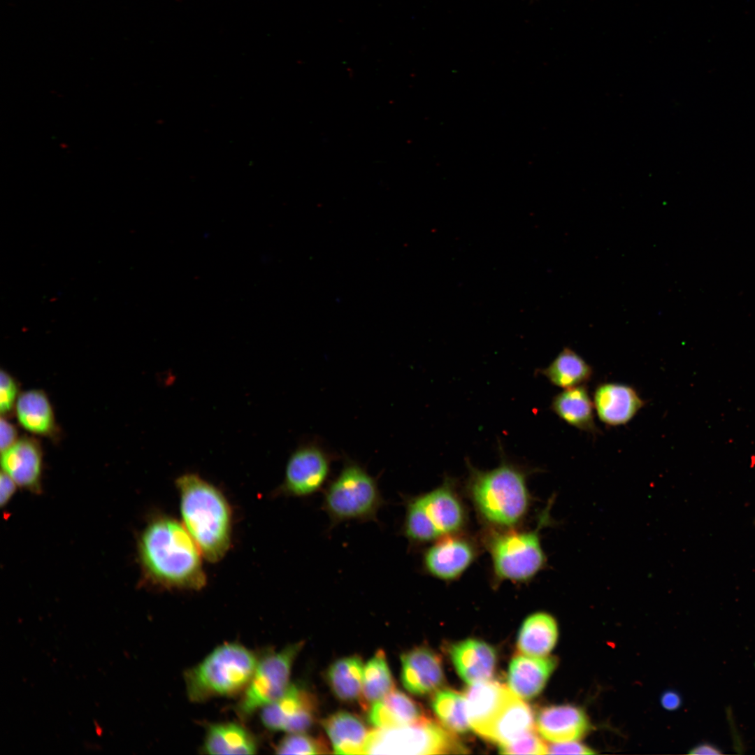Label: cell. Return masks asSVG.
<instances>
[{
	"instance_id": "obj_1",
	"label": "cell",
	"mask_w": 755,
	"mask_h": 755,
	"mask_svg": "<svg viewBox=\"0 0 755 755\" xmlns=\"http://www.w3.org/2000/svg\"><path fill=\"white\" fill-rule=\"evenodd\" d=\"M140 561L150 582L166 589L199 590L206 583L202 554L183 524L160 516L139 540Z\"/></svg>"
},
{
	"instance_id": "obj_2",
	"label": "cell",
	"mask_w": 755,
	"mask_h": 755,
	"mask_svg": "<svg viewBox=\"0 0 755 755\" xmlns=\"http://www.w3.org/2000/svg\"><path fill=\"white\" fill-rule=\"evenodd\" d=\"M182 524L202 555L210 562L221 560L229 549L232 512L222 491L196 473L175 480Z\"/></svg>"
},
{
	"instance_id": "obj_3",
	"label": "cell",
	"mask_w": 755,
	"mask_h": 755,
	"mask_svg": "<svg viewBox=\"0 0 755 755\" xmlns=\"http://www.w3.org/2000/svg\"><path fill=\"white\" fill-rule=\"evenodd\" d=\"M468 467V491L482 519L503 529L519 524L531 504L526 472L503 459L491 470H479L470 463Z\"/></svg>"
},
{
	"instance_id": "obj_4",
	"label": "cell",
	"mask_w": 755,
	"mask_h": 755,
	"mask_svg": "<svg viewBox=\"0 0 755 755\" xmlns=\"http://www.w3.org/2000/svg\"><path fill=\"white\" fill-rule=\"evenodd\" d=\"M259 659L245 646L227 642L219 645L185 673L186 691L193 702L243 693Z\"/></svg>"
},
{
	"instance_id": "obj_5",
	"label": "cell",
	"mask_w": 755,
	"mask_h": 755,
	"mask_svg": "<svg viewBox=\"0 0 755 755\" xmlns=\"http://www.w3.org/2000/svg\"><path fill=\"white\" fill-rule=\"evenodd\" d=\"M385 504L376 478L360 463L346 459L324 489L322 508L333 528L349 521L377 522L378 513Z\"/></svg>"
},
{
	"instance_id": "obj_6",
	"label": "cell",
	"mask_w": 755,
	"mask_h": 755,
	"mask_svg": "<svg viewBox=\"0 0 755 755\" xmlns=\"http://www.w3.org/2000/svg\"><path fill=\"white\" fill-rule=\"evenodd\" d=\"M552 502L541 514L538 526L527 531H500L488 540L493 570L496 580L524 582L531 580L547 565L540 542V530L549 524Z\"/></svg>"
},
{
	"instance_id": "obj_7",
	"label": "cell",
	"mask_w": 755,
	"mask_h": 755,
	"mask_svg": "<svg viewBox=\"0 0 755 755\" xmlns=\"http://www.w3.org/2000/svg\"><path fill=\"white\" fill-rule=\"evenodd\" d=\"M466 749L454 733L424 717L415 723L370 731L364 754H463Z\"/></svg>"
},
{
	"instance_id": "obj_8",
	"label": "cell",
	"mask_w": 755,
	"mask_h": 755,
	"mask_svg": "<svg viewBox=\"0 0 755 755\" xmlns=\"http://www.w3.org/2000/svg\"><path fill=\"white\" fill-rule=\"evenodd\" d=\"M303 645L302 642L289 645L259 659L236 707L241 717L251 716L283 695L290 685L291 669Z\"/></svg>"
},
{
	"instance_id": "obj_9",
	"label": "cell",
	"mask_w": 755,
	"mask_h": 755,
	"mask_svg": "<svg viewBox=\"0 0 755 755\" xmlns=\"http://www.w3.org/2000/svg\"><path fill=\"white\" fill-rule=\"evenodd\" d=\"M431 542L455 535L463 527L466 515L453 481L447 478L437 488L410 497Z\"/></svg>"
},
{
	"instance_id": "obj_10",
	"label": "cell",
	"mask_w": 755,
	"mask_h": 755,
	"mask_svg": "<svg viewBox=\"0 0 755 755\" xmlns=\"http://www.w3.org/2000/svg\"><path fill=\"white\" fill-rule=\"evenodd\" d=\"M332 461V456L319 443L302 444L289 457L284 480L277 493L308 497L324 489L329 479Z\"/></svg>"
},
{
	"instance_id": "obj_11",
	"label": "cell",
	"mask_w": 755,
	"mask_h": 755,
	"mask_svg": "<svg viewBox=\"0 0 755 755\" xmlns=\"http://www.w3.org/2000/svg\"><path fill=\"white\" fill-rule=\"evenodd\" d=\"M317 710L316 699L311 693L290 684L282 696L261 709L260 717L268 730L302 733L312 726Z\"/></svg>"
},
{
	"instance_id": "obj_12",
	"label": "cell",
	"mask_w": 755,
	"mask_h": 755,
	"mask_svg": "<svg viewBox=\"0 0 755 755\" xmlns=\"http://www.w3.org/2000/svg\"><path fill=\"white\" fill-rule=\"evenodd\" d=\"M443 537L426 549L422 568L427 574L444 581L459 578L475 559L474 545L463 537Z\"/></svg>"
},
{
	"instance_id": "obj_13",
	"label": "cell",
	"mask_w": 755,
	"mask_h": 755,
	"mask_svg": "<svg viewBox=\"0 0 755 755\" xmlns=\"http://www.w3.org/2000/svg\"><path fill=\"white\" fill-rule=\"evenodd\" d=\"M513 693L509 687L490 680L469 684L464 696L470 727L477 735L485 738Z\"/></svg>"
},
{
	"instance_id": "obj_14",
	"label": "cell",
	"mask_w": 755,
	"mask_h": 755,
	"mask_svg": "<svg viewBox=\"0 0 755 755\" xmlns=\"http://www.w3.org/2000/svg\"><path fill=\"white\" fill-rule=\"evenodd\" d=\"M593 403L600 420L612 426L626 424L646 404L634 387L618 382L599 384Z\"/></svg>"
},
{
	"instance_id": "obj_15",
	"label": "cell",
	"mask_w": 755,
	"mask_h": 755,
	"mask_svg": "<svg viewBox=\"0 0 755 755\" xmlns=\"http://www.w3.org/2000/svg\"><path fill=\"white\" fill-rule=\"evenodd\" d=\"M401 682L411 693L424 696L438 690L445 675L440 659L433 650L417 647L401 656Z\"/></svg>"
},
{
	"instance_id": "obj_16",
	"label": "cell",
	"mask_w": 755,
	"mask_h": 755,
	"mask_svg": "<svg viewBox=\"0 0 755 755\" xmlns=\"http://www.w3.org/2000/svg\"><path fill=\"white\" fill-rule=\"evenodd\" d=\"M535 724L542 737L552 743L578 741L591 728L585 712L572 705L543 707L538 712Z\"/></svg>"
},
{
	"instance_id": "obj_17",
	"label": "cell",
	"mask_w": 755,
	"mask_h": 755,
	"mask_svg": "<svg viewBox=\"0 0 755 755\" xmlns=\"http://www.w3.org/2000/svg\"><path fill=\"white\" fill-rule=\"evenodd\" d=\"M2 470L21 487L38 491L42 473L43 456L41 446L33 438L17 439L1 452Z\"/></svg>"
},
{
	"instance_id": "obj_18",
	"label": "cell",
	"mask_w": 755,
	"mask_h": 755,
	"mask_svg": "<svg viewBox=\"0 0 755 755\" xmlns=\"http://www.w3.org/2000/svg\"><path fill=\"white\" fill-rule=\"evenodd\" d=\"M556 666L553 656L516 655L509 666L508 687L522 699L533 698L542 691Z\"/></svg>"
},
{
	"instance_id": "obj_19",
	"label": "cell",
	"mask_w": 755,
	"mask_h": 755,
	"mask_svg": "<svg viewBox=\"0 0 755 755\" xmlns=\"http://www.w3.org/2000/svg\"><path fill=\"white\" fill-rule=\"evenodd\" d=\"M450 654L457 673L468 684L489 680L495 671L496 651L483 641H460L451 646Z\"/></svg>"
},
{
	"instance_id": "obj_20",
	"label": "cell",
	"mask_w": 755,
	"mask_h": 755,
	"mask_svg": "<svg viewBox=\"0 0 755 755\" xmlns=\"http://www.w3.org/2000/svg\"><path fill=\"white\" fill-rule=\"evenodd\" d=\"M426 717V716H425ZM424 717L421 705L409 696L393 689L369 708L368 720L377 728L401 726Z\"/></svg>"
},
{
	"instance_id": "obj_21",
	"label": "cell",
	"mask_w": 755,
	"mask_h": 755,
	"mask_svg": "<svg viewBox=\"0 0 755 755\" xmlns=\"http://www.w3.org/2000/svg\"><path fill=\"white\" fill-rule=\"evenodd\" d=\"M322 726L337 754H364L370 733L357 716L338 711L322 721Z\"/></svg>"
},
{
	"instance_id": "obj_22",
	"label": "cell",
	"mask_w": 755,
	"mask_h": 755,
	"mask_svg": "<svg viewBox=\"0 0 755 755\" xmlns=\"http://www.w3.org/2000/svg\"><path fill=\"white\" fill-rule=\"evenodd\" d=\"M551 409L562 420L575 428L596 434L599 430L594 420V406L584 384L565 389L553 398Z\"/></svg>"
},
{
	"instance_id": "obj_23",
	"label": "cell",
	"mask_w": 755,
	"mask_h": 755,
	"mask_svg": "<svg viewBox=\"0 0 755 755\" xmlns=\"http://www.w3.org/2000/svg\"><path fill=\"white\" fill-rule=\"evenodd\" d=\"M201 749L208 754H254L258 744L241 724L220 722L208 726Z\"/></svg>"
},
{
	"instance_id": "obj_24",
	"label": "cell",
	"mask_w": 755,
	"mask_h": 755,
	"mask_svg": "<svg viewBox=\"0 0 755 755\" xmlns=\"http://www.w3.org/2000/svg\"><path fill=\"white\" fill-rule=\"evenodd\" d=\"M535 725L531 707L513 693L493 722L484 739L499 746L534 729Z\"/></svg>"
},
{
	"instance_id": "obj_25",
	"label": "cell",
	"mask_w": 755,
	"mask_h": 755,
	"mask_svg": "<svg viewBox=\"0 0 755 755\" xmlns=\"http://www.w3.org/2000/svg\"><path fill=\"white\" fill-rule=\"evenodd\" d=\"M558 639V627L554 618L548 613L539 612L528 617L519 630L517 645L521 654L547 656L554 647Z\"/></svg>"
},
{
	"instance_id": "obj_26",
	"label": "cell",
	"mask_w": 755,
	"mask_h": 755,
	"mask_svg": "<svg viewBox=\"0 0 755 755\" xmlns=\"http://www.w3.org/2000/svg\"><path fill=\"white\" fill-rule=\"evenodd\" d=\"M15 408L18 422L27 431L40 436L55 431L53 410L44 391L31 389L21 393Z\"/></svg>"
},
{
	"instance_id": "obj_27",
	"label": "cell",
	"mask_w": 755,
	"mask_h": 755,
	"mask_svg": "<svg viewBox=\"0 0 755 755\" xmlns=\"http://www.w3.org/2000/svg\"><path fill=\"white\" fill-rule=\"evenodd\" d=\"M553 385L563 389L584 384L591 379V366L577 352L564 347L549 364L539 370Z\"/></svg>"
},
{
	"instance_id": "obj_28",
	"label": "cell",
	"mask_w": 755,
	"mask_h": 755,
	"mask_svg": "<svg viewBox=\"0 0 755 755\" xmlns=\"http://www.w3.org/2000/svg\"><path fill=\"white\" fill-rule=\"evenodd\" d=\"M364 666L359 656H350L333 662L326 673L327 681L336 696L345 702L359 699Z\"/></svg>"
},
{
	"instance_id": "obj_29",
	"label": "cell",
	"mask_w": 755,
	"mask_h": 755,
	"mask_svg": "<svg viewBox=\"0 0 755 755\" xmlns=\"http://www.w3.org/2000/svg\"><path fill=\"white\" fill-rule=\"evenodd\" d=\"M394 682L383 650H378L364 668L362 689L359 698L364 709H368L394 689Z\"/></svg>"
},
{
	"instance_id": "obj_30",
	"label": "cell",
	"mask_w": 755,
	"mask_h": 755,
	"mask_svg": "<svg viewBox=\"0 0 755 755\" xmlns=\"http://www.w3.org/2000/svg\"><path fill=\"white\" fill-rule=\"evenodd\" d=\"M431 707L443 725L454 733H466L470 728L464 694L451 689L438 691Z\"/></svg>"
},
{
	"instance_id": "obj_31",
	"label": "cell",
	"mask_w": 755,
	"mask_h": 755,
	"mask_svg": "<svg viewBox=\"0 0 755 755\" xmlns=\"http://www.w3.org/2000/svg\"><path fill=\"white\" fill-rule=\"evenodd\" d=\"M279 754H324L329 748L321 738L302 733H291L282 739L276 746Z\"/></svg>"
},
{
	"instance_id": "obj_32",
	"label": "cell",
	"mask_w": 755,
	"mask_h": 755,
	"mask_svg": "<svg viewBox=\"0 0 755 755\" xmlns=\"http://www.w3.org/2000/svg\"><path fill=\"white\" fill-rule=\"evenodd\" d=\"M498 747L500 753L505 754H545L548 749L535 729Z\"/></svg>"
},
{
	"instance_id": "obj_33",
	"label": "cell",
	"mask_w": 755,
	"mask_h": 755,
	"mask_svg": "<svg viewBox=\"0 0 755 755\" xmlns=\"http://www.w3.org/2000/svg\"><path fill=\"white\" fill-rule=\"evenodd\" d=\"M18 385L16 380L8 372L1 370L0 373V411L1 416H7L14 409L18 398Z\"/></svg>"
},
{
	"instance_id": "obj_34",
	"label": "cell",
	"mask_w": 755,
	"mask_h": 755,
	"mask_svg": "<svg viewBox=\"0 0 755 755\" xmlns=\"http://www.w3.org/2000/svg\"><path fill=\"white\" fill-rule=\"evenodd\" d=\"M547 754H592L596 752L591 748L580 743L578 741H571L562 743H552L547 746Z\"/></svg>"
},
{
	"instance_id": "obj_35",
	"label": "cell",
	"mask_w": 755,
	"mask_h": 755,
	"mask_svg": "<svg viewBox=\"0 0 755 755\" xmlns=\"http://www.w3.org/2000/svg\"><path fill=\"white\" fill-rule=\"evenodd\" d=\"M0 447L3 451L17 441V431L15 426L1 416L0 420Z\"/></svg>"
},
{
	"instance_id": "obj_36",
	"label": "cell",
	"mask_w": 755,
	"mask_h": 755,
	"mask_svg": "<svg viewBox=\"0 0 755 755\" xmlns=\"http://www.w3.org/2000/svg\"><path fill=\"white\" fill-rule=\"evenodd\" d=\"M15 482L3 471L0 479V503L1 506L6 505L16 489Z\"/></svg>"
},
{
	"instance_id": "obj_37",
	"label": "cell",
	"mask_w": 755,
	"mask_h": 755,
	"mask_svg": "<svg viewBox=\"0 0 755 755\" xmlns=\"http://www.w3.org/2000/svg\"><path fill=\"white\" fill-rule=\"evenodd\" d=\"M661 703L667 710H675L681 705L680 696L674 691H667L661 697Z\"/></svg>"
},
{
	"instance_id": "obj_38",
	"label": "cell",
	"mask_w": 755,
	"mask_h": 755,
	"mask_svg": "<svg viewBox=\"0 0 755 755\" xmlns=\"http://www.w3.org/2000/svg\"><path fill=\"white\" fill-rule=\"evenodd\" d=\"M689 753L691 754H720L721 751L711 743L704 742L692 748Z\"/></svg>"
},
{
	"instance_id": "obj_39",
	"label": "cell",
	"mask_w": 755,
	"mask_h": 755,
	"mask_svg": "<svg viewBox=\"0 0 755 755\" xmlns=\"http://www.w3.org/2000/svg\"><path fill=\"white\" fill-rule=\"evenodd\" d=\"M754 525H755V519H754Z\"/></svg>"
}]
</instances>
